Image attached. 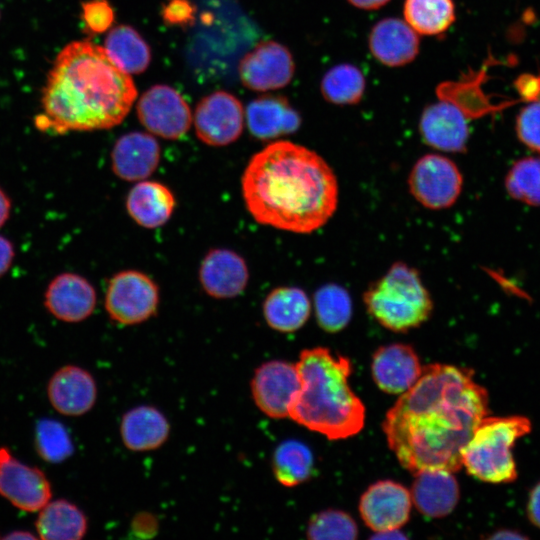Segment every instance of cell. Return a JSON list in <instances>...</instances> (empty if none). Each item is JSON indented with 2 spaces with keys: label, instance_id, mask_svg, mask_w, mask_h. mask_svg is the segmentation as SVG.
Listing matches in <instances>:
<instances>
[{
  "label": "cell",
  "instance_id": "cell-4",
  "mask_svg": "<svg viewBox=\"0 0 540 540\" xmlns=\"http://www.w3.org/2000/svg\"><path fill=\"white\" fill-rule=\"evenodd\" d=\"M296 367L300 388L289 418L330 440L354 436L364 426L365 407L350 388L351 362L324 347L305 349Z\"/></svg>",
  "mask_w": 540,
  "mask_h": 540
},
{
  "label": "cell",
  "instance_id": "cell-42",
  "mask_svg": "<svg viewBox=\"0 0 540 540\" xmlns=\"http://www.w3.org/2000/svg\"><path fill=\"white\" fill-rule=\"evenodd\" d=\"M353 6L365 9V10H374L378 9L390 0H348Z\"/></svg>",
  "mask_w": 540,
  "mask_h": 540
},
{
  "label": "cell",
  "instance_id": "cell-41",
  "mask_svg": "<svg viewBox=\"0 0 540 540\" xmlns=\"http://www.w3.org/2000/svg\"><path fill=\"white\" fill-rule=\"evenodd\" d=\"M11 211V200L0 188V228L7 222Z\"/></svg>",
  "mask_w": 540,
  "mask_h": 540
},
{
  "label": "cell",
  "instance_id": "cell-26",
  "mask_svg": "<svg viewBox=\"0 0 540 540\" xmlns=\"http://www.w3.org/2000/svg\"><path fill=\"white\" fill-rule=\"evenodd\" d=\"M310 313V299L298 287H277L263 302V316L267 325L282 333L299 330L307 322Z\"/></svg>",
  "mask_w": 540,
  "mask_h": 540
},
{
  "label": "cell",
  "instance_id": "cell-35",
  "mask_svg": "<svg viewBox=\"0 0 540 540\" xmlns=\"http://www.w3.org/2000/svg\"><path fill=\"white\" fill-rule=\"evenodd\" d=\"M358 536L355 520L346 512L327 509L313 515L308 523L311 540H353Z\"/></svg>",
  "mask_w": 540,
  "mask_h": 540
},
{
  "label": "cell",
  "instance_id": "cell-17",
  "mask_svg": "<svg viewBox=\"0 0 540 540\" xmlns=\"http://www.w3.org/2000/svg\"><path fill=\"white\" fill-rule=\"evenodd\" d=\"M422 369L414 349L403 343L381 346L372 357L373 379L389 394H402L410 389L421 376Z\"/></svg>",
  "mask_w": 540,
  "mask_h": 540
},
{
  "label": "cell",
  "instance_id": "cell-34",
  "mask_svg": "<svg viewBox=\"0 0 540 540\" xmlns=\"http://www.w3.org/2000/svg\"><path fill=\"white\" fill-rule=\"evenodd\" d=\"M34 442L38 455L49 463L62 462L73 453V442L66 428L53 419L38 421Z\"/></svg>",
  "mask_w": 540,
  "mask_h": 540
},
{
  "label": "cell",
  "instance_id": "cell-13",
  "mask_svg": "<svg viewBox=\"0 0 540 540\" xmlns=\"http://www.w3.org/2000/svg\"><path fill=\"white\" fill-rule=\"evenodd\" d=\"M412 507L410 491L393 480H380L362 494L359 513L374 532L399 530L409 520Z\"/></svg>",
  "mask_w": 540,
  "mask_h": 540
},
{
  "label": "cell",
  "instance_id": "cell-39",
  "mask_svg": "<svg viewBox=\"0 0 540 540\" xmlns=\"http://www.w3.org/2000/svg\"><path fill=\"white\" fill-rule=\"evenodd\" d=\"M527 515L530 522L540 528V482L530 491L527 502Z\"/></svg>",
  "mask_w": 540,
  "mask_h": 540
},
{
  "label": "cell",
  "instance_id": "cell-32",
  "mask_svg": "<svg viewBox=\"0 0 540 540\" xmlns=\"http://www.w3.org/2000/svg\"><path fill=\"white\" fill-rule=\"evenodd\" d=\"M365 85L362 72L356 66L344 63L325 73L321 81V93L331 103L352 105L361 100Z\"/></svg>",
  "mask_w": 540,
  "mask_h": 540
},
{
  "label": "cell",
  "instance_id": "cell-16",
  "mask_svg": "<svg viewBox=\"0 0 540 540\" xmlns=\"http://www.w3.org/2000/svg\"><path fill=\"white\" fill-rule=\"evenodd\" d=\"M96 302L93 285L83 276L69 272L54 277L44 294V305L49 313L67 323L88 318Z\"/></svg>",
  "mask_w": 540,
  "mask_h": 540
},
{
  "label": "cell",
  "instance_id": "cell-22",
  "mask_svg": "<svg viewBox=\"0 0 540 540\" xmlns=\"http://www.w3.org/2000/svg\"><path fill=\"white\" fill-rule=\"evenodd\" d=\"M369 49L382 64L399 67L416 58L419 52V37L406 21L385 18L372 28Z\"/></svg>",
  "mask_w": 540,
  "mask_h": 540
},
{
  "label": "cell",
  "instance_id": "cell-40",
  "mask_svg": "<svg viewBox=\"0 0 540 540\" xmlns=\"http://www.w3.org/2000/svg\"><path fill=\"white\" fill-rule=\"evenodd\" d=\"M15 255L12 242L0 235V277L10 268Z\"/></svg>",
  "mask_w": 540,
  "mask_h": 540
},
{
  "label": "cell",
  "instance_id": "cell-7",
  "mask_svg": "<svg viewBox=\"0 0 540 540\" xmlns=\"http://www.w3.org/2000/svg\"><path fill=\"white\" fill-rule=\"evenodd\" d=\"M158 304V286L140 271L118 272L108 283L105 309L109 317L118 324H140L156 314Z\"/></svg>",
  "mask_w": 540,
  "mask_h": 540
},
{
  "label": "cell",
  "instance_id": "cell-36",
  "mask_svg": "<svg viewBox=\"0 0 540 540\" xmlns=\"http://www.w3.org/2000/svg\"><path fill=\"white\" fill-rule=\"evenodd\" d=\"M518 139L526 147L540 154V100L523 107L516 117Z\"/></svg>",
  "mask_w": 540,
  "mask_h": 540
},
{
  "label": "cell",
  "instance_id": "cell-23",
  "mask_svg": "<svg viewBox=\"0 0 540 540\" xmlns=\"http://www.w3.org/2000/svg\"><path fill=\"white\" fill-rule=\"evenodd\" d=\"M169 434L167 418L154 406L139 405L122 416L120 435L124 446L130 451L158 449L167 441Z\"/></svg>",
  "mask_w": 540,
  "mask_h": 540
},
{
  "label": "cell",
  "instance_id": "cell-27",
  "mask_svg": "<svg viewBox=\"0 0 540 540\" xmlns=\"http://www.w3.org/2000/svg\"><path fill=\"white\" fill-rule=\"evenodd\" d=\"M84 512L66 499L49 501L35 522L38 537L43 540H79L87 532Z\"/></svg>",
  "mask_w": 540,
  "mask_h": 540
},
{
  "label": "cell",
  "instance_id": "cell-10",
  "mask_svg": "<svg viewBox=\"0 0 540 540\" xmlns=\"http://www.w3.org/2000/svg\"><path fill=\"white\" fill-rule=\"evenodd\" d=\"M0 495L22 511L37 512L51 500L52 488L42 470L0 447Z\"/></svg>",
  "mask_w": 540,
  "mask_h": 540
},
{
  "label": "cell",
  "instance_id": "cell-33",
  "mask_svg": "<svg viewBox=\"0 0 540 540\" xmlns=\"http://www.w3.org/2000/svg\"><path fill=\"white\" fill-rule=\"evenodd\" d=\"M504 184L511 198L530 206H540V155L514 162Z\"/></svg>",
  "mask_w": 540,
  "mask_h": 540
},
{
  "label": "cell",
  "instance_id": "cell-20",
  "mask_svg": "<svg viewBox=\"0 0 540 540\" xmlns=\"http://www.w3.org/2000/svg\"><path fill=\"white\" fill-rule=\"evenodd\" d=\"M160 158V145L152 135L130 132L114 144L111 167L113 173L124 181H142L154 173Z\"/></svg>",
  "mask_w": 540,
  "mask_h": 540
},
{
  "label": "cell",
  "instance_id": "cell-28",
  "mask_svg": "<svg viewBox=\"0 0 540 540\" xmlns=\"http://www.w3.org/2000/svg\"><path fill=\"white\" fill-rule=\"evenodd\" d=\"M103 48L112 62L128 74L143 72L151 60L148 44L130 26L121 25L111 29Z\"/></svg>",
  "mask_w": 540,
  "mask_h": 540
},
{
  "label": "cell",
  "instance_id": "cell-21",
  "mask_svg": "<svg viewBox=\"0 0 540 540\" xmlns=\"http://www.w3.org/2000/svg\"><path fill=\"white\" fill-rule=\"evenodd\" d=\"M411 486L412 503L429 518H442L456 507L459 485L453 472L443 469H423L414 473Z\"/></svg>",
  "mask_w": 540,
  "mask_h": 540
},
{
  "label": "cell",
  "instance_id": "cell-15",
  "mask_svg": "<svg viewBox=\"0 0 540 540\" xmlns=\"http://www.w3.org/2000/svg\"><path fill=\"white\" fill-rule=\"evenodd\" d=\"M467 114L451 100L427 106L419 121L423 141L445 152H464L469 138Z\"/></svg>",
  "mask_w": 540,
  "mask_h": 540
},
{
  "label": "cell",
  "instance_id": "cell-31",
  "mask_svg": "<svg viewBox=\"0 0 540 540\" xmlns=\"http://www.w3.org/2000/svg\"><path fill=\"white\" fill-rule=\"evenodd\" d=\"M314 311L319 326L326 332L343 330L352 317V300L338 284H325L314 294Z\"/></svg>",
  "mask_w": 540,
  "mask_h": 540
},
{
  "label": "cell",
  "instance_id": "cell-12",
  "mask_svg": "<svg viewBox=\"0 0 540 540\" xmlns=\"http://www.w3.org/2000/svg\"><path fill=\"white\" fill-rule=\"evenodd\" d=\"M197 137L205 144L226 146L236 141L243 131L244 110L232 94L217 91L204 97L194 113Z\"/></svg>",
  "mask_w": 540,
  "mask_h": 540
},
{
  "label": "cell",
  "instance_id": "cell-11",
  "mask_svg": "<svg viewBox=\"0 0 540 540\" xmlns=\"http://www.w3.org/2000/svg\"><path fill=\"white\" fill-rule=\"evenodd\" d=\"M258 409L273 419L289 417L290 405L300 388L296 364L270 360L256 368L250 383Z\"/></svg>",
  "mask_w": 540,
  "mask_h": 540
},
{
  "label": "cell",
  "instance_id": "cell-37",
  "mask_svg": "<svg viewBox=\"0 0 540 540\" xmlns=\"http://www.w3.org/2000/svg\"><path fill=\"white\" fill-rule=\"evenodd\" d=\"M82 19L92 33H103L114 20L112 6L107 0H89L82 4Z\"/></svg>",
  "mask_w": 540,
  "mask_h": 540
},
{
  "label": "cell",
  "instance_id": "cell-9",
  "mask_svg": "<svg viewBox=\"0 0 540 540\" xmlns=\"http://www.w3.org/2000/svg\"><path fill=\"white\" fill-rule=\"evenodd\" d=\"M137 115L150 133L168 140L181 138L192 122L187 102L179 92L166 85H155L140 97Z\"/></svg>",
  "mask_w": 540,
  "mask_h": 540
},
{
  "label": "cell",
  "instance_id": "cell-2",
  "mask_svg": "<svg viewBox=\"0 0 540 540\" xmlns=\"http://www.w3.org/2000/svg\"><path fill=\"white\" fill-rule=\"evenodd\" d=\"M245 206L259 224L308 234L321 228L338 204V182L315 151L289 142L268 144L241 177Z\"/></svg>",
  "mask_w": 540,
  "mask_h": 540
},
{
  "label": "cell",
  "instance_id": "cell-25",
  "mask_svg": "<svg viewBox=\"0 0 540 540\" xmlns=\"http://www.w3.org/2000/svg\"><path fill=\"white\" fill-rule=\"evenodd\" d=\"M176 205L172 191L157 181H139L128 193L126 209L141 227L154 229L164 225Z\"/></svg>",
  "mask_w": 540,
  "mask_h": 540
},
{
  "label": "cell",
  "instance_id": "cell-1",
  "mask_svg": "<svg viewBox=\"0 0 540 540\" xmlns=\"http://www.w3.org/2000/svg\"><path fill=\"white\" fill-rule=\"evenodd\" d=\"M488 403L472 370L426 365L385 416L388 446L413 474L423 469L455 473L462 467L463 448L489 413Z\"/></svg>",
  "mask_w": 540,
  "mask_h": 540
},
{
  "label": "cell",
  "instance_id": "cell-18",
  "mask_svg": "<svg viewBox=\"0 0 540 540\" xmlns=\"http://www.w3.org/2000/svg\"><path fill=\"white\" fill-rule=\"evenodd\" d=\"M47 395L52 407L65 416H81L97 399L96 382L86 369L76 365L59 368L50 378Z\"/></svg>",
  "mask_w": 540,
  "mask_h": 540
},
{
  "label": "cell",
  "instance_id": "cell-29",
  "mask_svg": "<svg viewBox=\"0 0 540 540\" xmlns=\"http://www.w3.org/2000/svg\"><path fill=\"white\" fill-rule=\"evenodd\" d=\"M314 467L313 454L301 441L289 439L280 443L272 456V470L283 486L294 487L307 481Z\"/></svg>",
  "mask_w": 540,
  "mask_h": 540
},
{
  "label": "cell",
  "instance_id": "cell-19",
  "mask_svg": "<svg viewBox=\"0 0 540 540\" xmlns=\"http://www.w3.org/2000/svg\"><path fill=\"white\" fill-rule=\"evenodd\" d=\"M199 280L204 291L216 299H229L240 295L249 280L245 260L229 249H212L203 258Z\"/></svg>",
  "mask_w": 540,
  "mask_h": 540
},
{
  "label": "cell",
  "instance_id": "cell-30",
  "mask_svg": "<svg viewBox=\"0 0 540 540\" xmlns=\"http://www.w3.org/2000/svg\"><path fill=\"white\" fill-rule=\"evenodd\" d=\"M403 14L417 34L435 36L455 21V6L453 0H405Z\"/></svg>",
  "mask_w": 540,
  "mask_h": 540
},
{
  "label": "cell",
  "instance_id": "cell-6",
  "mask_svg": "<svg viewBox=\"0 0 540 540\" xmlns=\"http://www.w3.org/2000/svg\"><path fill=\"white\" fill-rule=\"evenodd\" d=\"M531 431L530 420L521 415L484 417L462 450V466L488 483H511L517 478L512 453L516 441Z\"/></svg>",
  "mask_w": 540,
  "mask_h": 540
},
{
  "label": "cell",
  "instance_id": "cell-14",
  "mask_svg": "<svg viewBox=\"0 0 540 540\" xmlns=\"http://www.w3.org/2000/svg\"><path fill=\"white\" fill-rule=\"evenodd\" d=\"M295 66L288 49L274 41L258 44L239 65L242 83L254 91H269L286 86Z\"/></svg>",
  "mask_w": 540,
  "mask_h": 540
},
{
  "label": "cell",
  "instance_id": "cell-43",
  "mask_svg": "<svg viewBox=\"0 0 540 540\" xmlns=\"http://www.w3.org/2000/svg\"><path fill=\"white\" fill-rule=\"evenodd\" d=\"M492 539H522L526 538L525 536L521 535L520 533L512 530H501L494 533L492 536H490Z\"/></svg>",
  "mask_w": 540,
  "mask_h": 540
},
{
  "label": "cell",
  "instance_id": "cell-38",
  "mask_svg": "<svg viewBox=\"0 0 540 540\" xmlns=\"http://www.w3.org/2000/svg\"><path fill=\"white\" fill-rule=\"evenodd\" d=\"M163 17L171 24H185L193 18V7L187 0H167Z\"/></svg>",
  "mask_w": 540,
  "mask_h": 540
},
{
  "label": "cell",
  "instance_id": "cell-44",
  "mask_svg": "<svg viewBox=\"0 0 540 540\" xmlns=\"http://www.w3.org/2000/svg\"><path fill=\"white\" fill-rule=\"evenodd\" d=\"M5 539H36L38 538L29 531L16 530L4 536Z\"/></svg>",
  "mask_w": 540,
  "mask_h": 540
},
{
  "label": "cell",
  "instance_id": "cell-3",
  "mask_svg": "<svg viewBox=\"0 0 540 540\" xmlns=\"http://www.w3.org/2000/svg\"><path fill=\"white\" fill-rule=\"evenodd\" d=\"M137 90L102 46L74 41L56 56L42 90L40 129L57 133L109 129L130 111Z\"/></svg>",
  "mask_w": 540,
  "mask_h": 540
},
{
  "label": "cell",
  "instance_id": "cell-24",
  "mask_svg": "<svg viewBox=\"0 0 540 540\" xmlns=\"http://www.w3.org/2000/svg\"><path fill=\"white\" fill-rule=\"evenodd\" d=\"M251 134L260 140H271L298 130L301 118L286 98L262 96L252 101L246 110Z\"/></svg>",
  "mask_w": 540,
  "mask_h": 540
},
{
  "label": "cell",
  "instance_id": "cell-8",
  "mask_svg": "<svg viewBox=\"0 0 540 540\" xmlns=\"http://www.w3.org/2000/svg\"><path fill=\"white\" fill-rule=\"evenodd\" d=\"M462 186L463 177L458 166L440 154H426L419 158L408 177L411 195L431 210L451 207L459 198Z\"/></svg>",
  "mask_w": 540,
  "mask_h": 540
},
{
  "label": "cell",
  "instance_id": "cell-5",
  "mask_svg": "<svg viewBox=\"0 0 540 540\" xmlns=\"http://www.w3.org/2000/svg\"><path fill=\"white\" fill-rule=\"evenodd\" d=\"M368 313L384 328L408 332L426 322L433 301L418 270L404 262H395L363 294Z\"/></svg>",
  "mask_w": 540,
  "mask_h": 540
}]
</instances>
